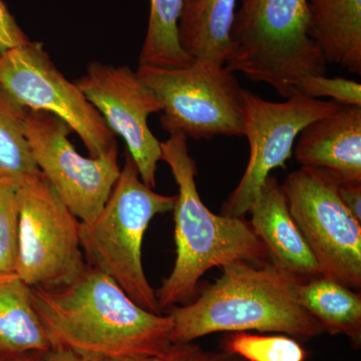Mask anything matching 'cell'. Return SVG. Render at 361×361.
I'll return each instance as SVG.
<instances>
[{
  "instance_id": "obj_26",
  "label": "cell",
  "mask_w": 361,
  "mask_h": 361,
  "mask_svg": "<svg viewBox=\"0 0 361 361\" xmlns=\"http://www.w3.org/2000/svg\"><path fill=\"white\" fill-rule=\"evenodd\" d=\"M201 349L193 342L173 343L161 361H197Z\"/></svg>"
},
{
  "instance_id": "obj_11",
  "label": "cell",
  "mask_w": 361,
  "mask_h": 361,
  "mask_svg": "<svg viewBox=\"0 0 361 361\" xmlns=\"http://www.w3.org/2000/svg\"><path fill=\"white\" fill-rule=\"evenodd\" d=\"M71 133L70 126L58 116L28 110L25 135L33 160L73 215L90 224L120 177L118 146L99 158H85L71 144Z\"/></svg>"
},
{
  "instance_id": "obj_19",
  "label": "cell",
  "mask_w": 361,
  "mask_h": 361,
  "mask_svg": "<svg viewBox=\"0 0 361 361\" xmlns=\"http://www.w3.org/2000/svg\"><path fill=\"white\" fill-rule=\"evenodd\" d=\"M27 111L0 85V183L16 190L42 175L25 135Z\"/></svg>"
},
{
  "instance_id": "obj_25",
  "label": "cell",
  "mask_w": 361,
  "mask_h": 361,
  "mask_svg": "<svg viewBox=\"0 0 361 361\" xmlns=\"http://www.w3.org/2000/svg\"><path fill=\"white\" fill-rule=\"evenodd\" d=\"M337 193L348 212L361 223V182H339Z\"/></svg>"
},
{
  "instance_id": "obj_21",
  "label": "cell",
  "mask_w": 361,
  "mask_h": 361,
  "mask_svg": "<svg viewBox=\"0 0 361 361\" xmlns=\"http://www.w3.org/2000/svg\"><path fill=\"white\" fill-rule=\"evenodd\" d=\"M222 349L245 361H305L308 357L296 338L286 334L231 332L223 338Z\"/></svg>"
},
{
  "instance_id": "obj_20",
  "label": "cell",
  "mask_w": 361,
  "mask_h": 361,
  "mask_svg": "<svg viewBox=\"0 0 361 361\" xmlns=\"http://www.w3.org/2000/svg\"><path fill=\"white\" fill-rule=\"evenodd\" d=\"M184 0H151L148 30L139 66L158 68H184L193 61L183 51L178 35V23Z\"/></svg>"
},
{
  "instance_id": "obj_4",
  "label": "cell",
  "mask_w": 361,
  "mask_h": 361,
  "mask_svg": "<svg viewBox=\"0 0 361 361\" xmlns=\"http://www.w3.org/2000/svg\"><path fill=\"white\" fill-rule=\"evenodd\" d=\"M225 68L264 82L288 99L308 75H326L327 63L310 35L306 0H240Z\"/></svg>"
},
{
  "instance_id": "obj_15",
  "label": "cell",
  "mask_w": 361,
  "mask_h": 361,
  "mask_svg": "<svg viewBox=\"0 0 361 361\" xmlns=\"http://www.w3.org/2000/svg\"><path fill=\"white\" fill-rule=\"evenodd\" d=\"M310 35L327 63L361 75V0H306Z\"/></svg>"
},
{
  "instance_id": "obj_10",
  "label": "cell",
  "mask_w": 361,
  "mask_h": 361,
  "mask_svg": "<svg viewBox=\"0 0 361 361\" xmlns=\"http://www.w3.org/2000/svg\"><path fill=\"white\" fill-rule=\"evenodd\" d=\"M0 85L28 110L47 111L68 123L92 158L118 146L103 116L56 68L42 42H28L0 56Z\"/></svg>"
},
{
  "instance_id": "obj_2",
  "label": "cell",
  "mask_w": 361,
  "mask_h": 361,
  "mask_svg": "<svg viewBox=\"0 0 361 361\" xmlns=\"http://www.w3.org/2000/svg\"><path fill=\"white\" fill-rule=\"evenodd\" d=\"M222 270V276L196 300L170 308L173 343H189L217 332H273L302 339L325 334L299 302L302 280L276 263L237 261Z\"/></svg>"
},
{
  "instance_id": "obj_29",
  "label": "cell",
  "mask_w": 361,
  "mask_h": 361,
  "mask_svg": "<svg viewBox=\"0 0 361 361\" xmlns=\"http://www.w3.org/2000/svg\"><path fill=\"white\" fill-rule=\"evenodd\" d=\"M0 361H47L45 353H32L25 355L4 356L0 357Z\"/></svg>"
},
{
  "instance_id": "obj_17",
  "label": "cell",
  "mask_w": 361,
  "mask_h": 361,
  "mask_svg": "<svg viewBox=\"0 0 361 361\" xmlns=\"http://www.w3.org/2000/svg\"><path fill=\"white\" fill-rule=\"evenodd\" d=\"M236 8L237 0H184L178 23L183 51L224 66Z\"/></svg>"
},
{
  "instance_id": "obj_30",
  "label": "cell",
  "mask_w": 361,
  "mask_h": 361,
  "mask_svg": "<svg viewBox=\"0 0 361 361\" xmlns=\"http://www.w3.org/2000/svg\"><path fill=\"white\" fill-rule=\"evenodd\" d=\"M161 358L156 356H132V357L121 358L116 361H161Z\"/></svg>"
},
{
  "instance_id": "obj_14",
  "label": "cell",
  "mask_w": 361,
  "mask_h": 361,
  "mask_svg": "<svg viewBox=\"0 0 361 361\" xmlns=\"http://www.w3.org/2000/svg\"><path fill=\"white\" fill-rule=\"evenodd\" d=\"M250 226L264 243L271 260L302 281L323 276L322 268L294 222L283 190L269 176L252 204Z\"/></svg>"
},
{
  "instance_id": "obj_23",
  "label": "cell",
  "mask_w": 361,
  "mask_h": 361,
  "mask_svg": "<svg viewBox=\"0 0 361 361\" xmlns=\"http://www.w3.org/2000/svg\"><path fill=\"white\" fill-rule=\"evenodd\" d=\"M295 90L310 99L330 97L341 106H361V85L349 78L308 75L297 82Z\"/></svg>"
},
{
  "instance_id": "obj_8",
  "label": "cell",
  "mask_w": 361,
  "mask_h": 361,
  "mask_svg": "<svg viewBox=\"0 0 361 361\" xmlns=\"http://www.w3.org/2000/svg\"><path fill=\"white\" fill-rule=\"evenodd\" d=\"M339 180L323 169L301 167L281 185L294 222L323 277L361 288V223L339 198Z\"/></svg>"
},
{
  "instance_id": "obj_6",
  "label": "cell",
  "mask_w": 361,
  "mask_h": 361,
  "mask_svg": "<svg viewBox=\"0 0 361 361\" xmlns=\"http://www.w3.org/2000/svg\"><path fill=\"white\" fill-rule=\"evenodd\" d=\"M135 73L160 103L161 129L169 134L243 137V87L225 66L193 59L184 68L139 66Z\"/></svg>"
},
{
  "instance_id": "obj_3",
  "label": "cell",
  "mask_w": 361,
  "mask_h": 361,
  "mask_svg": "<svg viewBox=\"0 0 361 361\" xmlns=\"http://www.w3.org/2000/svg\"><path fill=\"white\" fill-rule=\"evenodd\" d=\"M161 161L168 164L179 189L173 209L177 256L172 272L156 290L163 310L191 302L201 278L212 268L237 261L260 265L272 260L248 221L216 215L203 203L186 135H170L161 142Z\"/></svg>"
},
{
  "instance_id": "obj_7",
  "label": "cell",
  "mask_w": 361,
  "mask_h": 361,
  "mask_svg": "<svg viewBox=\"0 0 361 361\" xmlns=\"http://www.w3.org/2000/svg\"><path fill=\"white\" fill-rule=\"evenodd\" d=\"M16 197V274L32 288H59L75 282L87 265L80 244V221L44 175L18 188Z\"/></svg>"
},
{
  "instance_id": "obj_27",
  "label": "cell",
  "mask_w": 361,
  "mask_h": 361,
  "mask_svg": "<svg viewBox=\"0 0 361 361\" xmlns=\"http://www.w3.org/2000/svg\"><path fill=\"white\" fill-rule=\"evenodd\" d=\"M45 357L47 361H94L87 360L63 348H52L49 353H45Z\"/></svg>"
},
{
  "instance_id": "obj_5",
  "label": "cell",
  "mask_w": 361,
  "mask_h": 361,
  "mask_svg": "<svg viewBox=\"0 0 361 361\" xmlns=\"http://www.w3.org/2000/svg\"><path fill=\"white\" fill-rule=\"evenodd\" d=\"M175 196L156 193L141 180L134 160L125 165L108 201L90 224L80 222V244L87 264L108 275L144 310L161 313L156 290L142 261V245L149 222L174 209Z\"/></svg>"
},
{
  "instance_id": "obj_24",
  "label": "cell",
  "mask_w": 361,
  "mask_h": 361,
  "mask_svg": "<svg viewBox=\"0 0 361 361\" xmlns=\"http://www.w3.org/2000/svg\"><path fill=\"white\" fill-rule=\"evenodd\" d=\"M28 42L30 40L27 35L16 23L4 0H0V56Z\"/></svg>"
},
{
  "instance_id": "obj_13",
  "label": "cell",
  "mask_w": 361,
  "mask_h": 361,
  "mask_svg": "<svg viewBox=\"0 0 361 361\" xmlns=\"http://www.w3.org/2000/svg\"><path fill=\"white\" fill-rule=\"evenodd\" d=\"M293 152L303 167L323 169L339 182H361V106H341L310 123Z\"/></svg>"
},
{
  "instance_id": "obj_22",
  "label": "cell",
  "mask_w": 361,
  "mask_h": 361,
  "mask_svg": "<svg viewBox=\"0 0 361 361\" xmlns=\"http://www.w3.org/2000/svg\"><path fill=\"white\" fill-rule=\"evenodd\" d=\"M18 243L16 189L0 183V275L16 272Z\"/></svg>"
},
{
  "instance_id": "obj_28",
  "label": "cell",
  "mask_w": 361,
  "mask_h": 361,
  "mask_svg": "<svg viewBox=\"0 0 361 361\" xmlns=\"http://www.w3.org/2000/svg\"><path fill=\"white\" fill-rule=\"evenodd\" d=\"M197 361H245L240 358L239 356L231 355V353H215V351H205L201 349L199 353L198 360Z\"/></svg>"
},
{
  "instance_id": "obj_16",
  "label": "cell",
  "mask_w": 361,
  "mask_h": 361,
  "mask_svg": "<svg viewBox=\"0 0 361 361\" xmlns=\"http://www.w3.org/2000/svg\"><path fill=\"white\" fill-rule=\"evenodd\" d=\"M51 338L32 301V287L16 272L0 275V357L47 353Z\"/></svg>"
},
{
  "instance_id": "obj_18",
  "label": "cell",
  "mask_w": 361,
  "mask_h": 361,
  "mask_svg": "<svg viewBox=\"0 0 361 361\" xmlns=\"http://www.w3.org/2000/svg\"><path fill=\"white\" fill-rule=\"evenodd\" d=\"M298 300L322 325L325 334L348 337L351 346L361 348V295L326 277L302 281Z\"/></svg>"
},
{
  "instance_id": "obj_9",
  "label": "cell",
  "mask_w": 361,
  "mask_h": 361,
  "mask_svg": "<svg viewBox=\"0 0 361 361\" xmlns=\"http://www.w3.org/2000/svg\"><path fill=\"white\" fill-rule=\"evenodd\" d=\"M339 106L336 102L310 99L298 92L282 103H274L243 89L242 123L250 156L236 189L223 203L221 215L244 218L271 172L286 168L301 130Z\"/></svg>"
},
{
  "instance_id": "obj_12",
  "label": "cell",
  "mask_w": 361,
  "mask_h": 361,
  "mask_svg": "<svg viewBox=\"0 0 361 361\" xmlns=\"http://www.w3.org/2000/svg\"><path fill=\"white\" fill-rule=\"evenodd\" d=\"M75 82L111 132L123 137L142 182L155 189L161 142L149 130L148 121L149 116L161 113V106L153 92L127 66L92 63Z\"/></svg>"
},
{
  "instance_id": "obj_1",
  "label": "cell",
  "mask_w": 361,
  "mask_h": 361,
  "mask_svg": "<svg viewBox=\"0 0 361 361\" xmlns=\"http://www.w3.org/2000/svg\"><path fill=\"white\" fill-rule=\"evenodd\" d=\"M32 301L52 348L68 349L87 360L163 357L173 344L170 314L144 310L111 278L90 265L70 285L32 288Z\"/></svg>"
}]
</instances>
